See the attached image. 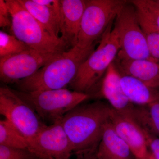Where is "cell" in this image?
I'll return each instance as SVG.
<instances>
[{
    "label": "cell",
    "mask_w": 159,
    "mask_h": 159,
    "mask_svg": "<svg viewBox=\"0 0 159 159\" xmlns=\"http://www.w3.org/2000/svg\"><path fill=\"white\" fill-rule=\"evenodd\" d=\"M113 109L107 102L98 101L81 103L61 119L74 154L98 147L105 125Z\"/></svg>",
    "instance_id": "6da1fadb"
},
{
    "label": "cell",
    "mask_w": 159,
    "mask_h": 159,
    "mask_svg": "<svg viewBox=\"0 0 159 159\" xmlns=\"http://www.w3.org/2000/svg\"><path fill=\"white\" fill-rule=\"evenodd\" d=\"M93 49L82 50L75 46L61 52L31 77L15 83L18 91L33 92L66 88Z\"/></svg>",
    "instance_id": "7a4b0ae2"
},
{
    "label": "cell",
    "mask_w": 159,
    "mask_h": 159,
    "mask_svg": "<svg viewBox=\"0 0 159 159\" xmlns=\"http://www.w3.org/2000/svg\"><path fill=\"white\" fill-rule=\"evenodd\" d=\"M111 28V24L102 35L99 46L80 67L70 84L73 90L91 96V93L97 88L109 67L116 58L120 44L116 29Z\"/></svg>",
    "instance_id": "3957f363"
},
{
    "label": "cell",
    "mask_w": 159,
    "mask_h": 159,
    "mask_svg": "<svg viewBox=\"0 0 159 159\" xmlns=\"http://www.w3.org/2000/svg\"><path fill=\"white\" fill-rule=\"evenodd\" d=\"M11 19L12 35L30 48L41 53H58L66 51L67 46L62 39H56L19 2L6 0Z\"/></svg>",
    "instance_id": "277c9868"
},
{
    "label": "cell",
    "mask_w": 159,
    "mask_h": 159,
    "mask_svg": "<svg viewBox=\"0 0 159 159\" xmlns=\"http://www.w3.org/2000/svg\"><path fill=\"white\" fill-rule=\"evenodd\" d=\"M14 91L34 110L41 120L51 124L61 120L69 111L91 97L66 88L33 92Z\"/></svg>",
    "instance_id": "5b68a950"
},
{
    "label": "cell",
    "mask_w": 159,
    "mask_h": 159,
    "mask_svg": "<svg viewBox=\"0 0 159 159\" xmlns=\"http://www.w3.org/2000/svg\"><path fill=\"white\" fill-rule=\"evenodd\" d=\"M127 2L122 0L86 1L75 46L82 50L93 49L94 42L102 37Z\"/></svg>",
    "instance_id": "8992f818"
},
{
    "label": "cell",
    "mask_w": 159,
    "mask_h": 159,
    "mask_svg": "<svg viewBox=\"0 0 159 159\" xmlns=\"http://www.w3.org/2000/svg\"><path fill=\"white\" fill-rule=\"evenodd\" d=\"M114 28L118 34L120 44L118 56L128 59L157 61L151 55L139 25L135 7L130 1L124 5L118 13Z\"/></svg>",
    "instance_id": "52a82bcc"
},
{
    "label": "cell",
    "mask_w": 159,
    "mask_h": 159,
    "mask_svg": "<svg viewBox=\"0 0 159 159\" xmlns=\"http://www.w3.org/2000/svg\"><path fill=\"white\" fill-rule=\"evenodd\" d=\"M0 113L28 141L34 138L46 125L34 110L7 86L0 88Z\"/></svg>",
    "instance_id": "ba28073f"
},
{
    "label": "cell",
    "mask_w": 159,
    "mask_h": 159,
    "mask_svg": "<svg viewBox=\"0 0 159 159\" xmlns=\"http://www.w3.org/2000/svg\"><path fill=\"white\" fill-rule=\"evenodd\" d=\"M61 53L46 54L30 48L1 57L0 79L9 84L31 77Z\"/></svg>",
    "instance_id": "9c48e42d"
},
{
    "label": "cell",
    "mask_w": 159,
    "mask_h": 159,
    "mask_svg": "<svg viewBox=\"0 0 159 159\" xmlns=\"http://www.w3.org/2000/svg\"><path fill=\"white\" fill-rule=\"evenodd\" d=\"M28 142V149L39 159H70L74 154L61 120L45 125Z\"/></svg>",
    "instance_id": "30bf717a"
},
{
    "label": "cell",
    "mask_w": 159,
    "mask_h": 159,
    "mask_svg": "<svg viewBox=\"0 0 159 159\" xmlns=\"http://www.w3.org/2000/svg\"><path fill=\"white\" fill-rule=\"evenodd\" d=\"M110 120L116 132L128 145L136 159H149L145 136L133 119L123 116L113 109Z\"/></svg>",
    "instance_id": "8fae6325"
},
{
    "label": "cell",
    "mask_w": 159,
    "mask_h": 159,
    "mask_svg": "<svg viewBox=\"0 0 159 159\" xmlns=\"http://www.w3.org/2000/svg\"><path fill=\"white\" fill-rule=\"evenodd\" d=\"M121 75L114 62L109 66L100 84L99 95L122 116L132 119L133 104L125 96L120 83Z\"/></svg>",
    "instance_id": "7c38bea8"
},
{
    "label": "cell",
    "mask_w": 159,
    "mask_h": 159,
    "mask_svg": "<svg viewBox=\"0 0 159 159\" xmlns=\"http://www.w3.org/2000/svg\"><path fill=\"white\" fill-rule=\"evenodd\" d=\"M59 2L61 38L68 47L73 48L77 43L86 1L60 0Z\"/></svg>",
    "instance_id": "4fadbf2b"
},
{
    "label": "cell",
    "mask_w": 159,
    "mask_h": 159,
    "mask_svg": "<svg viewBox=\"0 0 159 159\" xmlns=\"http://www.w3.org/2000/svg\"><path fill=\"white\" fill-rule=\"evenodd\" d=\"M119 73L137 78L146 85L159 88V63L146 59H130L117 55L114 61Z\"/></svg>",
    "instance_id": "5bb4252c"
},
{
    "label": "cell",
    "mask_w": 159,
    "mask_h": 159,
    "mask_svg": "<svg viewBox=\"0 0 159 159\" xmlns=\"http://www.w3.org/2000/svg\"><path fill=\"white\" fill-rule=\"evenodd\" d=\"M97 153L101 159H136L128 145L116 132L110 120L104 126Z\"/></svg>",
    "instance_id": "9a60e30c"
},
{
    "label": "cell",
    "mask_w": 159,
    "mask_h": 159,
    "mask_svg": "<svg viewBox=\"0 0 159 159\" xmlns=\"http://www.w3.org/2000/svg\"><path fill=\"white\" fill-rule=\"evenodd\" d=\"M121 75L120 83L123 92L134 105H148L159 100V91L141 80L128 75Z\"/></svg>",
    "instance_id": "2e32d148"
},
{
    "label": "cell",
    "mask_w": 159,
    "mask_h": 159,
    "mask_svg": "<svg viewBox=\"0 0 159 159\" xmlns=\"http://www.w3.org/2000/svg\"><path fill=\"white\" fill-rule=\"evenodd\" d=\"M130 2L135 7L139 25L145 35L151 55L159 63V27L141 0Z\"/></svg>",
    "instance_id": "e0dca14e"
},
{
    "label": "cell",
    "mask_w": 159,
    "mask_h": 159,
    "mask_svg": "<svg viewBox=\"0 0 159 159\" xmlns=\"http://www.w3.org/2000/svg\"><path fill=\"white\" fill-rule=\"evenodd\" d=\"M18 1L41 24L52 37L56 39H62L60 36V13L35 3L33 0Z\"/></svg>",
    "instance_id": "ac0fdd59"
},
{
    "label": "cell",
    "mask_w": 159,
    "mask_h": 159,
    "mask_svg": "<svg viewBox=\"0 0 159 159\" xmlns=\"http://www.w3.org/2000/svg\"><path fill=\"white\" fill-rule=\"evenodd\" d=\"M132 118L142 129L159 138V100L148 105L134 106Z\"/></svg>",
    "instance_id": "d6986e66"
},
{
    "label": "cell",
    "mask_w": 159,
    "mask_h": 159,
    "mask_svg": "<svg viewBox=\"0 0 159 159\" xmlns=\"http://www.w3.org/2000/svg\"><path fill=\"white\" fill-rule=\"evenodd\" d=\"M0 145L28 149L29 142L16 127L5 119L0 121Z\"/></svg>",
    "instance_id": "ffe728a7"
},
{
    "label": "cell",
    "mask_w": 159,
    "mask_h": 159,
    "mask_svg": "<svg viewBox=\"0 0 159 159\" xmlns=\"http://www.w3.org/2000/svg\"><path fill=\"white\" fill-rule=\"evenodd\" d=\"M30 48L14 35L0 31V58L17 54Z\"/></svg>",
    "instance_id": "44dd1931"
},
{
    "label": "cell",
    "mask_w": 159,
    "mask_h": 159,
    "mask_svg": "<svg viewBox=\"0 0 159 159\" xmlns=\"http://www.w3.org/2000/svg\"><path fill=\"white\" fill-rule=\"evenodd\" d=\"M0 159H39L28 149L0 145Z\"/></svg>",
    "instance_id": "7402d4cb"
},
{
    "label": "cell",
    "mask_w": 159,
    "mask_h": 159,
    "mask_svg": "<svg viewBox=\"0 0 159 159\" xmlns=\"http://www.w3.org/2000/svg\"><path fill=\"white\" fill-rule=\"evenodd\" d=\"M142 130L146 139L149 153L154 159H159V137L148 133L143 129Z\"/></svg>",
    "instance_id": "603a6c76"
},
{
    "label": "cell",
    "mask_w": 159,
    "mask_h": 159,
    "mask_svg": "<svg viewBox=\"0 0 159 159\" xmlns=\"http://www.w3.org/2000/svg\"><path fill=\"white\" fill-rule=\"evenodd\" d=\"M11 19L6 1L0 0V27H11Z\"/></svg>",
    "instance_id": "cb8c5ba5"
},
{
    "label": "cell",
    "mask_w": 159,
    "mask_h": 159,
    "mask_svg": "<svg viewBox=\"0 0 159 159\" xmlns=\"http://www.w3.org/2000/svg\"><path fill=\"white\" fill-rule=\"evenodd\" d=\"M159 27V6L153 0H141Z\"/></svg>",
    "instance_id": "d4e9b609"
},
{
    "label": "cell",
    "mask_w": 159,
    "mask_h": 159,
    "mask_svg": "<svg viewBox=\"0 0 159 159\" xmlns=\"http://www.w3.org/2000/svg\"><path fill=\"white\" fill-rule=\"evenodd\" d=\"M97 148L75 154V159H101L97 153Z\"/></svg>",
    "instance_id": "484cf974"
},
{
    "label": "cell",
    "mask_w": 159,
    "mask_h": 159,
    "mask_svg": "<svg viewBox=\"0 0 159 159\" xmlns=\"http://www.w3.org/2000/svg\"><path fill=\"white\" fill-rule=\"evenodd\" d=\"M39 5L45 6L49 9L60 13V2L58 0H33Z\"/></svg>",
    "instance_id": "4316f807"
},
{
    "label": "cell",
    "mask_w": 159,
    "mask_h": 159,
    "mask_svg": "<svg viewBox=\"0 0 159 159\" xmlns=\"http://www.w3.org/2000/svg\"><path fill=\"white\" fill-rule=\"evenodd\" d=\"M149 159H154L152 157V156L151 155L150 153H149Z\"/></svg>",
    "instance_id": "83f0119b"
},
{
    "label": "cell",
    "mask_w": 159,
    "mask_h": 159,
    "mask_svg": "<svg viewBox=\"0 0 159 159\" xmlns=\"http://www.w3.org/2000/svg\"><path fill=\"white\" fill-rule=\"evenodd\" d=\"M155 1L156 2L159 6V0H155Z\"/></svg>",
    "instance_id": "f1b7e54d"
}]
</instances>
